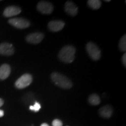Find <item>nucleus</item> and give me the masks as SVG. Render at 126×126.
<instances>
[{
	"label": "nucleus",
	"instance_id": "obj_16",
	"mask_svg": "<svg viewBox=\"0 0 126 126\" xmlns=\"http://www.w3.org/2000/svg\"><path fill=\"white\" fill-rule=\"evenodd\" d=\"M119 48L121 51H125L126 50V34H124L121 38L119 42Z\"/></svg>",
	"mask_w": 126,
	"mask_h": 126
},
{
	"label": "nucleus",
	"instance_id": "obj_20",
	"mask_svg": "<svg viewBox=\"0 0 126 126\" xmlns=\"http://www.w3.org/2000/svg\"><path fill=\"white\" fill-rule=\"evenodd\" d=\"M4 112L2 110H0V117H2L4 116Z\"/></svg>",
	"mask_w": 126,
	"mask_h": 126
},
{
	"label": "nucleus",
	"instance_id": "obj_8",
	"mask_svg": "<svg viewBox=\"0 0 126 126\" xmlns=\"http://www.w3.org/2000/svg\"><path fill=\"white\" fill-rule=\"evenodd\" d=\"M15 52V48L12 44L3 43L0 44V54L4 56H12Z\"/></svg>",
	"mask_w": 126,
	"mask_h": 126
},
{
	"label": "nucleus",
	"instance_id": "obj_5",
	"mask_svg": "<svg viewBox=\"0 0 126 126\" xmlns=\"http://www.w3.org/2000/svg\"><path fill=\"white\" fill-rule=\"evenodd\" d=\"M8 22L14 27L18 28V29H25L30 26L29 20L21 18L10 19L8 20Z\"/></svg>",
	"mask_w": 126,
	"mask_h": 126
},
{
	"label": "nucleus",
	"instance_id": "obj_14",
	"mask_svg": "<svg viewBox=\"0 0 126 126\" xmlns=\"http://www.w3.org/2000/svg\"><path fill=\"white\" fill-rule=\"evenodd\" d=\"M88 102L91 105H94V106H96V105L100 104V99L98 94H94L89 96V98H88Z\"/></svg>",
	"mask_w": 126,
	"mask_h": 126
},
{
	"label": "nucleus",
	"instance_id": "obj_23",
	"mask_svg": "<svg viewBox=\"0 0 126 126\" xmlns=\"http://www.w3.org/2000/svg\"><path fill=\"white\" fill-rule=\"evenodd\" d=\"M110 0H108V1H105V2H110Z\"/></svg>",
	"mask_w": 126,
	"mask_h": 126
},
{
	"label": "nucleus",
	"instance_id": "obj_17",
	"mask_svg": "<svg viewBox=\"0 0 126 126\" xmlns=\"http://www.w3.org/2000/svg\"><path fill=\"white\" fill-rule=\"evenodd\" d=\"M41 108V106L40 104L38 102H36L34 104V105L33 106H30L29 107V109L32 110V111H34L35 112H37L39 111V110Z\"/></svg>",
	"mask_w": 126,
	"mask_h": 126
},
{
	"label": "nucleus",
	"instance_id": "obj_9",
	"mask_svg": "<svg viewBox=\"0 0 126 126\" xmlns=\"http://www.w3.org/2000/svg\"><path fill=\"white\" fill-rule=\"evenodd\" d=\"M21 12V9L17 6H9L5 9L3 15L5 17L9 18L19 15Z\"/></svg>",
	"mask_w": 126,
	"mask_h": 126
},
{
	"label": "nucleus",
	"instance_id": "obj_6",
	"mask_svg": "<svg viewBox=\"0 0 126 126\" xmlns=\"http://www.w3.org/2000/svg\"><path fill=\"white\" fill-rule=\"evenodd\" d=\"M37 9L39 12L43 14H50L54 9L51 3L45 1H41L37 5Z\"/></svg>",
	"mask_w": 126,
	"mask_h": 126
},
{
	"label": "nucleus",
	"instance_id": "obj_10",
	"mask_svg": "<svg viewBox=\"0 0 126 126\" xmlns=\"http://www.w3.org/2000/svg\"><path fill=\"white\" fill-rule=\"evenodd\" d=\"M64 9L65 12L72 16H74L78 14V8L76 5L72 1H67L64 5Z\"/></svg>",
	"mask_w": 126,
	"mask_h": 126
},
{
	"label": "nucleus",
	"instance_id": "obj_12",
	"mask_svg": "<svg viewBox=\"0 0 126 126\" xmlns=\"http://www.w3.org/2000/svg\"><path fill=\"white\" fill-rule=\"evenodd\" d=\"M11 71L10 65L4 64L0 67V79L4 80L9 76Z\"/></svg>",
	"mask_w": 126,
	"mask_h": 126
},
{
	"label": "nucleus",
	"instance_id": "obj_13",
	"mask_svg": "<svg viewBox=\"0 0 126 126\" xmlns=\"http://www.w3.org/2000/svg\"><path fill=\"white\" fill-rule=\"evenodd\" d=\"M99 113L102 117L110 118L113 114V109L109 105H106L99 109Z\"/></svg>",
	"mask_w": 126,
	"mask_h": 126
},
{
	"label": "nucleus",
	"instance_id": "obj_2",
	"mask_svg": "<svg viewBox=\"0 0 126 126\" xmlns=\"http://www.w3.org/2000/svg\"><path fill=\"white\" fill-rule=\"evenodd\" d=\"M51 79L56 85L63 89H70L72 86V83L70 79L59 72H53Z\"/></svg>",
	"mask_w": 126,
	"mask_h": 126
},
{
	"label": "nucleus",
	"instance_id": "obj_4",
	"mask_svg": "<svg viewBox=\"0 0 126 126\" xmlns=\"http://www.w3.org/2000/svg\"><path fill=\"white\" fill-rule=\"evenodd\" d=\"M32 81V76L29 74H25L15 82V87L18 89H23L30 85Z\"/></svg>",
	"mask_w": 126,
	"mask_h": 126
},
{
	"label": "nucleus",
	"instance_id": "obj_21",
	"mask_svg": "<svg viewBox=\"0 0 126 126\" xmlns=\"http://www.w3.org/2000/svg\"><path fill=\"white\" fill-rule=\"evenodd\" d=\"M4 100H3L2 99L0 98V107H1L3 105H4Z\"/></svg>",
	"mask_w": 126,
	"mask_h": 126
},
{
	"label": "nucleus",
	"instance_id": "obj_22",
	"mask_svg": "<svg viewBox=\"0 0 126 126\" xmlns=\"http://www.w3.org/2000/svg\"><path fill=\"white\" fill-rule=\"evenodd\" d=\"M40 126H50L48 125V124L45 123H42V124H41Z\"/></svg>",
	"mask_w": 126,
	"mask_h": 126
},
{
	"label": "nucleus",
	"instance_id": "obj_18",
	"mask_svg": "<svg viewBox=\"0 0 126 126\" xmlns=\"http://www.w3.org/2000/svg\"><path fill=\"white\" fill-rule=\"evenodd\" d=\"M52 126H63V123L60 120L55 119L52 122Z\"/></svg>",
	"mask_w": 126,
	"mask_h": 126
},
{
	"label": "nucleus",
	"instance_id": "obj_19",
	"mask_svg": "<svg viewBox=\"0 0 126 126\" xmlns=\"http://www.w3.org/2000/svg\"><path fill=\"white\" fill-rule=\"evenodd\" d=\"M122 62H123V65H124V67H126V53L123 55V56H122Z\"/></svg>",
	"mask_w": 126,
	"mask_h": 126
},
{
	"label": "nucleus",
	"instance_id": "obj_1",
	"mask_svg": "<svg viewBox=\"0 0 126 126\" xmlns=\"http://www.w3.org/2000/svg\"><path fill=\"white\" fill-rule=\"evenodd\" d=\"M76 49L73 46L67 45L63 47L59 53L60 60L65 63H71L75 59Z\"/></svg>",
	"mask_w": 126,
	"mask_h": 126
},
{
	"label": "nucleus",
	"instance_id": "obj_11",
	"mask_svg": "<svg viewBox=\"0 0 126 126\" xmlns=\"http://www.w3.org/2000/svg\"><path fill=\"white\" fill-rule=\"evenodd\" d=\"M65 23L62 20H51L48 24V28L52 32L60 31L64 28Z\"/></svg>",
	"mask_w": 126,
	"mask_h": 126
},
{
	"label": "nucleus",
	"instance_id": "obj_7",
	"mask_svg": "<svg viewBox=\"0 0 126 126\" xmlns=\"http://www.w3.org/2000/svg\"><path fill=\"white\" fill-rule=\"evenodd\" d=\"M43 33L40 32H36L31 33L26 36V40L28 43L31 44H36L40 43L44 38Z\"/></svg>",
	"mask_w": 126,
	"mask_h": 126
},
{
	"label": "nucleus",
	"instance_id": "obj_15",
	"mask_svg": "<svg viewBox=\"0 0 126 126\" xmlns=\"http://www.w3.org/2000/svg\"><path fill=\"white\" fill-rule=\"evenodd\" d=\"M88 5L93 9H98L101 7L102 2L99 0H89L87 2Z\"/></svg>",
	"mask_w": 126,
	"mask_h": 126
},
{
	"label": "nucleus",
	"instance_id": "obj_3",
	"mask_svg": "<svg viewBox=\"0 0 126 126\" xmlns=\"http://www.w3.org/2000/svg\"><path fill=\"white\" fill-rule=\"evenodd\" d=\"M86 49L90 57L94 60H98L101 57V51L98 46L93 42H89L86 46Z\"/></svg>",
	"mask_w": 126,
	"mask_h": 126
}]
</instances>
